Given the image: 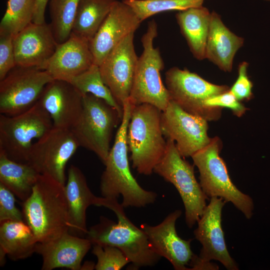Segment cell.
Returning a JSON list of instances; mask_svg holds the SVG:
<instances>
[{"instance_id":"26","label":"cell","mask_w":270,"mask_h":270,"mask_svg":"<svg viewBox=\"0 0 270 270\" xmlns=\"http://www.w3.org/2000/svg\"><path fill=\"white\" fill-rule=\"evenodd\" d=\"M40 174L31 165L15 162L0 151V183L22 202L31 194Z\"/></svg>"},{"instance_id":"20","label":"cell","mask_w":270,"mask_h":270,"mask_svg":"<svg viewBox=\"0 0 270 270\" xmlns=\"http://www.w3.org/2000/svg\"><path fill=\"white\" fill-rule=\"evenodd\" d=\"M58 44L50 24L31 22L13 38L16 66L40 69Z\"/></svg>"},{"instance_id":"22","label":"cell","mask_w":270,"mask_h":270,"mask_svg":"<svg viewBox=\"0 0 270 270\" xmlns=\"http://www.w3.org/2000/svg\"><path fill=\"white\" fill-rule=\"evenodd\" d=\"M65 193L68 209V232L80 237L86 236V210L89 206H96L98 196L92 192L84 176L75 166L71 165L68 168Z\"/></svg>"},{"instance_id":"5","label":"cell","mask_w":270,"mask_h":270,"mask_svg":"<svg viewBox=\"0 0 270 270\" xmlns=\"http://www.w3.org/2000/svg\"><path fill=\"white\" fill-rule=\"evenodd\" d=\"M157 36L158 25L153 20L141 39L143 52L138 58L129 100L135 106L148 104L164 111L170 98L160 76L164 62L159 48L154 46Z\"/></svg>"},{"instance_id":"16","label":"cell","mask_w":270,"mask_h":270,"mask_svg":"<svg viewBox=\"0 0 270 270\" xmlns=\"http://www.w3.org/2000/svg\"><path fill=\"white\" fill-rule=\"evenodd\" d=\"M134 12L123 0H116L94 38L90 41L94 64L100 66L108 54L141 23Z\"/></svg>"},{"instance_id":"27","label":"cell","mask_w":270,"mask_h":270,"mask_svg":"<svg viewBox=\"0 0 270 270\" xmlns=\"http://www.w3.org/2000/svg\"><path fill=\"white\" fill-rule=\"evenodd\" d=\"M116 0H80L72 33L90 41Z\"/></svg>"},{"instance_id":"6","label":"cell","mask_w":270,"mask_h":270,"mask_svg":"<svg viewBox=\"0 0 270 270\" xmlns=\"http://www.w3.org/2000/svg\"><path fill=\"white\" fill-rule=\"evenodd\" d=\"M52 127L50 115L38 101L20 114H0V151L15 162L28 164L32 140L42 138Z\"/></svg>"},{"instance_id":"32","label":"cell","mask_w":270,"mask_h":270,"mask_svg":"<svg viewBox=\"0 0 270 270\" xmlns=\"http://www.w3.org/2000/svg\"><path fill=\"white\" fill-rule=\"evenodd\" d=\"M92 252L97 258L96 270H120L130 263L124 253L115 246L94 244Z\"/></svg>"},{"instance_id":"37","label":"cell","mask_w":270,"mask_h":270,"mask_svg":"<svg viewBox=\"0 0 270 270\" xmlns=\"http://www.w3.org/2000/svg\"><path fill=\"white\" fill-rule=\"evenodd\" d=\"M50 0H35L34 16L32 22L37 24H42L45 22V10Z\"/></svg>"},{"instance_id":"23","label":"cell","mask_w":270,"mask_h":270,"mask_svg":"<svg viewBox=\"0 0 270 270\" xmlns=\"http://www.w3.org/2000/svg\"><path fill=\"white\" fill-rule=\"evenodd\" d=\"M244 40L232 32L216 12L211 14L206 58L224 72H231L234 56Z\"/></svg>"},{"instance_id":"13","label":"cell","mask_w":270,"mask_h":270,"mask_svg":"<svg viewBox=\"0 0 270 270\" xmlns=\"http://www.w3.org/2000/svg\"><path fill=\"white\" fill-rule=\"evenodd\" d=\"M207 121L185 111L171 100L162 112L163 135L174 142L182 157L192 156L210 142Z\"/></svg>"},{"instance_id":"36","label":"cell","mask_w":270,"mask_h":270,"mask_svg":"<svg viewBox=\"0 0 270 270\" xmlns=\"http://www.w3.org/2000/svg\"><path fill=\"white\" fill-rule=\"evenodd\" d=\"M248 64L242 62L238 66V76L230 89L239 101L250 100L252 96V83L248 75Z\"/></svg>"},{"instance_id":"21","label":"cell","mask_w":270,"mask_h":270,"mask_svg":"<svg viewBox=\"0 0 270 270\" xmlns=\"http://www.w3.org/2000/svg\"><path fill=\"white\" fill-rule=\"evenodd\" d=\"M92 245L88 238L68 232L52 240L38 242L35 252L42 257V270L62 268L80 270Z\"/></svg>"},{"instance_id":"40","label":"cell","mask_w":270,"mask_h":270,"mask_svg":"<svg viewBox=\"0 0 270 270\" xmlns=\"http://www.w3.org/2000/svg\"><path fill=\"white\" fill-rule=\"evenodd\" d=\"M266 0V1H270V0Z\"/></svg>"},{"instance_id":"14","label":"cell","mask_w":270,"mask_h":270,"mask_svg":"<svg viewBox=\"0 0 270 270\" xmlns=\"http://www.w3.org/2000/svg\"><path fill=\"white\" fill-rule=\"evenodd\" d=\"M134 32L121 40L99 66L104 84L122 107L129 99L138 58L134 44Z\"/></svg>"},{"instance_id":"2","label":"cell","mask_w":270,"mask_h":270,"mask_svg":"<svg viewBox=\"0 0 270 270\" xmlns=\"http://www.w3.org/2000/svg\"><path fill=\"white\" fill-rule=\"evenodd\" d=\"M96 206L112 210L118 222L101 216L100 222L88 230L86 235L92 245L110 246L120 249L137 269L156 264L161 258L151 248L144 231L127 217L118 198L98 197Z\"/></svg>"},{"instance_id":"38","label":"cell","mask_w":270,"mask_h":270,"mask_svg":"<svg viewBox=\"0 0 270 270\" xmlns=\"http://www.w3.org/2000/svg\"><path fill=\"white\" fill-rule=\"evenodd\" d=\"M189 266L192 270H218V266L215 264L210 261L204 260L195 254L193 256Z\"/></svg>"},{"instance_id":"35","label":"cell","mask_w":270,"mask_h":270,"mask_svg":"<svg viewBox=\"0 0 270 270\" xmlns=\"http://www.w3.org/2000/svg\"><path fill=\"white\" fill-rule=\"evenodd\" d=\"M205 104L211 108H228L238 116L244 114L246 110L230 90L208 98Z\"/></svg>"},{"instance_id":"28","label":"cell","mask_w":270,"mask_h":270,"mask_svg":"<svg viewBox=\"0 0 270 270\" xmlns=\"http://www.w3.org/2000/svg\"><path fill=\"white\" fill-rule=\"evenodd\" d=\"M70 82L83 96L90 94L103 100L116 108L122 117L123 107L118 103L110 90L104 84L98 66L94 64L86 70L72 78Z\"/></svg>"},{"instance_id":"9","label":"cell","mask_w":270,"mask_h":270,"mask_svg":"<svg viewBox=\"0 0 270 270\" xmlns=\"http://www.w3.org/2000/svg\"><path fill=\"white\" fill-rule=\"evenodd\" d=\"M166 152L154 172L176 188L184 204L186 224L192 228L202 214L208 197L196 178L193 166L182 158L172 140L166 139Z\"/></svg>"},{"instance_id":"10","label":"cell","mask_w":270,"mask_h":270,"mask_svg":"<svg viewBox=\"0 0 270 270\" xmlns=\"http://www.w3.org/2000/svg\"><path fill=\"white\" fill-rule=\"evenodd\" d=\"M165 81L170 100L184 110L207 120L220 118L221 108L208 107L205 102L230 90L228 86L213 84L196 73L177 67L166 72Z\"/></svg>"},{"instance_id":"19","label":"cell","mask_w":270,"mask_h":270,"mask_svg":"<svg viewBox=\"0 0 270 270\" xmlns=\"http://www.w3.org/2000/svg\"><path fill=\"white\" fill-rule=\"evenodd\" d=\"M94 64L90 41L71 33L66 42L58 44L40 69L47 71L54 80L70 82Z\"/></svg>"},{"instance_id":"39","label":"cell","mask_w":270,"mask_h":270,"mask_svg":"<svg viewBox=\"0 0 270 270\" xmlns=\"http://www.w3.org/2000/svg\"><path fill=\"white\" fill-rule=\"evenodd\" d=\"M95 265L92 262H86L82 266L81 270H92L95 268Z\"/></svg>"},{"instance_id":"18","label":"cell","mask_w":270,"mask_h":270,"mask_svg":"<svg viewBox=\"0 0 270 270\" xmlns=\"http://www.w3.org/2000/svg\"><path fill=\"white\" fill-rule=\"evenodd\" d=\"M38 101L50 115L53 127L70 130L82 112L83 95L70 82L54 80Z\"/></svg>"},{"instance_id":"34","label":"cell","mask_w":270,"mask_h":270,"mask_svg":"<svg viewBox=\"0 0 270 270\" xmlns=\"http://www.w3.org/2000/svg\"><path fill=\"white\" fill-rule=\"evenodd\" d=\"M13 38L12 36L0 34V80L16 66Z\"/></svg>"},{"instance_id":"11","label":"cell","mask_w":270,"mask_h":270,"mask_svg":"<svg viewBox=\"0 0 270 270\" xmlns=\"http://www.w3.org/2000/svg\"><path fill=\"white\" fill-rule=\"evenodd\" d=\"M53 80L47 71L37 67L16 66L0 80V114L12 116L28 110Z\"/></svg>"},{"instance_id":"30","label":"cell","mask_w":270,"mask_h":270,"mask_svg":"<svg viewBox=\"0 0 270 270\" xmlns=\"http://www.w3.org/2000/svg\"><path fill=\"white\" fill-rule=\"evenodd\" d=\"M80 0H50V24L58 44L66 42L70 36Z\"/></svg>"},{"instance_id":"4","label":"cell","mask_w":270,"mask_h":270,"mask_svg":"<svg viewBox=\"0 0 270 270\" xmlns=\"http://www.w3.org/2000/svg\"><path fill=\"white\" fill-rule=\"evenodd\" d=\"M162 111L148 104L136 105L128 126L126 141L132 166L149 176L166 152V140L161 125Z\"/></svg>"},{"instance_id":"24","label":"cell","mask_w":270,"mask_h":270,"mask_svg":"<svg viewBox=\"0 0 270 270\" xmlns=\"http://www.w3.org/2000/svg\"><path fill=\"white\" fill-rule=\"evenodd\" d=\"M37 240L28 225L24 220L0 222V266L6 255L13 260L25 259L36 252Z\"/></svg>"},{"instance_id":"1","label":"cell","mask_w":270,"mask_h":270,"mask_svg":"<svg viewBox=\"0 0 270 270\" xmlns=\"http://www.w3.org/2000/svg\"><path fill=\"white\" fill-rule=\"evenodd\" d=\"M135 105L129 99L123 104V114L114 144L104 164L106 166L100 180L102 196L122 198L124 208L144 207L153 204L157 194L143 188L133 176L130 167L126 141L127 132L132 112Z\"/></svg>"},{"instance_id":"17","label":"cell","mask_w":270,"mask_h":270,"mask_svg":"<svg viewBox=\"0 0 270 270\" xmlns=\"http://www.w3.org/2000/svg\"><path fill=\"white\" fill-rule=\"evenodd\" d=\"M181 214L182 211L176 210L158 224H142L140 228L146 234L151 248L158 255L168 260L174 270H188L186 266H189L194 254L190 248L192 240L182 239L176 231V222Z\"/></svg>"},{"instance_id":"8","label":"cell","mask_w":270,"mask_h":270,"mask_svg":"<svg viewBox=\"0 0 270 270\" xmlns=\"http://www.w3.org/2000/svg\"><path fill=\"white\" fill-rule=\"evenodd\" d=\"M122 118L117 110L92 94L83 96L82 112L70 129L80 146L94 152L104 164L114 128Z\"/></svg>"},{"instance_id":"25","label":"cell","mask_w":270,"mask_h":270,"mask_svg":"<svg viewBox=\"0 0 270 270\" xmlns=\"http://www.w3.org/2000/svg\"><path fill=\"white\" fill-rule=\"evenodd\" d=\"M211 14L203 6L179 11L176 15L181 32L194 56L206 58V49Z\"/></svg>"},{"instance_id":"3","label":"cell","mask_w":270,"mask_h":270,"mask_svg":"<svg viewBox=\"0 0 270 270\" xmlns=\"http://www.w3.org/2000/svg\"><path fill=\"white\" fill-rule=\"evenodd\" d=\"M24 220L38 242H47L68 232L69 215L65 186L40 174L30 196L22 202Z\"/></svg>"},{"instance_id":"29","label":"cell","mask_w":270,"mask_h":270,"mask_svg":"<svg viewBox=\"0 0 270 270\" xmlns=\"http://www.w3.org/2000/svg\"><path fill=\"white\" fill-rule=\"evenodd\" d=\"M35 0H8L0 34L15 36L32 21Z\"/></svg>"},{"instance_id":"31","label":"cell","mask_w":270,"mask_h":270,"mask_svg":"<svg viewBox=\"0 0 270 270\" xmlns=\"http://www.w3.org/2000/svg\"><path fill=\"white\" fill-rule=\"evenodd\" d=\"M205 0H123L134 12L142 22L162 12L182 11L202 6Z\"/></svg>"},{"instance_id":"7","label":"cell","mask_w":270,"mask_h":270,"mask_svg":"<svg viewBox=\"0 0 270 270\" xmlns=\"http://www.w3.org/2000/svg\"><path fill=\"white\" fill-rule=\"evenodd\" d=\"M218 138H212L206 146L191 157L200 172V184L207 197H218L231 202L248 219L252 216V198L240 191L232 182L222 159L219 155Z\"/></svg>"},{"instance_id":"15","label":"cell","mask_w":270,"mask_h":270,"mask_svg":"<svg viewBox=\"0 0 270 270\" xmlns=\"http://www.w3.org/2000/svg\"><path fill=\"white\" fill-rule=\"evenodd\" d=\"M226 202L220 198H211L194 233L202 245L198 256L202 260H216L228 270H237L238 266L227 250L222 228V211Z\"/></svg>"},{"instance_id":"12","label":"cell","mask_w":270,"mask_h":270,"mask_svg":"<svg viewBox=\"0 0 270 270\" xmlns=\"http://www.w3.org/2000/svg\"><path fill=\"white\" fill-rule=\"evenodd\" d=\"M78 147L70 130L52 127L33 144L28 164L65 186L66 164Z\"/></svg>"},{"instance_id":"33","label":"cell","mask_w":270,"mask_h":270,"mask_svg":"<svg viewBox=\"0 0 270 270\" xmlns=\"http://www.w3.org/2000/svg\"><path fill=\"white\" fill-rule=\"evenodd\" d=\"M15 201L14 194L0 183V222L24 220L22 213L16 206Z\"/></svg>"}]
</instances>
